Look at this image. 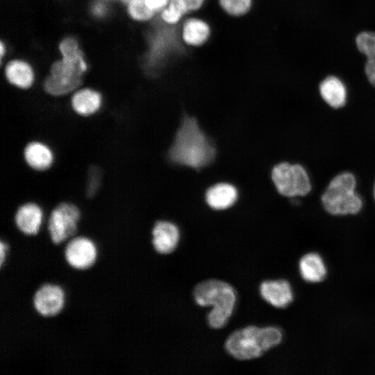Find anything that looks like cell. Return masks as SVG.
I'll list each match as a JSON object with an SVG mask.
<instances>
[{
  "label": "cell",
  "mask_w": 375,
  "mask_h": 375,
  "mask_svg": "<svg viewBox=\"0 0 375 375\" xmlns=\"http://www.w3.org/2000/svg\"><path fill=\"white\" fill-rule=\"evenodd\" d=\"M215 155V147L200 128L197 120L185 115L169 149V159L174 163L199 169L210 164Z\"/></svg>",
  "instance_id": "1"
},
{
  "label": "cell",
  "mask_w": 375,
  "mask_h": 375,
  "mask_svg": "<svg viewBox=\"0 0 375 375\" xmlns=\"http://www.w3.org/2000/svg\"><path fill=\"white\" fill-rule=\"evenodd\" d=\"M283 332L276 326H249L234 331L225 342L226 351L238 360H250L279 344Z\"/></svg>",
  "instance_id": "2"
},
{
  "label": "cell",
  "mask_w": 375,
  "mask_h": 375,
  "mask_svg": "<svg viewBox=\"0 0 375 375\" xmlns=\"http://www.w3.org/2000/svg\"><path fill=\"white\" fill-rule=\"evenodd\" d=\"M193 294L199 306H212L207 315L211 328H222L227 324L237 299L236 292L230 284L220 280L205 281L195 287Z\"/></svg>",
  "instance_id": "3"
},
{
  "label": "cell",
  "mask_w": 375,
  "mask_h": 375,
  "mask_svg": "<svg viewBox=\"0 0 375 375\" xmlns=\"http://www.w3.org/2000/svg\"><path fill=\"white\" fill-rule=\"evenodd\" d=\"M356 188V179L352 173L343 172L335 176L321 197L324 210L335 216L358 214L363 202Z\"/></svg>",
  "instance_id": "4"
},
{
  "label": "cell",
  "mask_w": 375,
  "mask_h": 375,
  "mask_svg": "<svg viewBox=\"0 0 375 375\" xmlns=\"http://www.w3.org/2000/svg\"><path fill=\"white\" fill-rule=\"evenodd\" d=\"M82 212L78 206L72 201L58 203L47 217L45 228L49 240L60 246L78 235Z\"/></svg>",
  "instance_id": "5"
},
{
  "label": "cell",
  "mask_w": 375,
  "mask_h": 375,
  "mask_svg": "<svg viewBox=\"0 0 375 375\" xmlns=\"http://www.w3.org/2000/svg\"><path fill=\"white\" fill-rule=\"evenodd\" d=\"M86 69V63L65 58L55 62L44 83L45 92L53 97H61L76 91L82 83Z\"/></svg>",
  "instance_id": "6"
},
{
  "label": "cell",
  "mask_w": 375,
  "mask_h": 375,
  "mask_svg": "<svg viewBox=\"0 0 375 375\" xmlns=\"http://www.w3.org/2000/svg\"><path fill=\"white\" fill-rule=\"evenodd\" d=\"M272 178L278 192L288 197L306 196L312 189L309 175L300 164L278 163L272 169Z\"/></svg>",
  "instance_id": "7"
},
{
  "label": "cell",
  "mask_w": 375,
  "mask_h": 375,
  "mask_svg": "<svg viewBox=\"0 0 375 375\" xmlns=\"http://www.w3.org/2000/svg\"><path fill=\"white\" fill-rule=\"evenodd\" d=\"M66 262L76 270L92 268L98 258V248L94 240L85 235H76L67 241L63 249Z\"/></svg>",
  "instance_id": "8"
},
{
  "label": "cell",
  "mask_w": 375,
  "mask_h": 375,
  "mask_svg": "<svg viewBox=\"0 0 375 375\" xmlns=\"http://www.w3.org/2000/svg\"><path fill=\"white\" fill-rule=\"evenodd\" d=\"M66 294L62 286L53 283L40 285L32 297V306L38 315L42 317L58 316L65 305Z\"/></svg>",
  "instance_id": "9"
},
{
  "label": "cell",
  "mask_w": 375,
  "mask_h": 375,
  "mask_svg": "<svg viewBox=\"0 0 375 375\" xmlns=\"http://www.w3.org/2000/svg\"><path fill=\"white\" fill-rule=\"evenodd\" d=\"M47 217L40 203L35 201H26L15 209L13 223L17 231L22 235L34 237L44 228Z\"/></svg>",
  "instance_id": "10"
},
{
  "label": "cell",
  "mask_w": 375,
  "mask_h": 375,
  "mask_svg": "<svg viewBox=\"0 0 375 375\" xmlns=\"http://www.w3.org/2000/svg\"><path fill=\"white\" fill-rule=\"evenodd\" d=\"M22 158L26 165L36 172H45L51 169L56 162V153L47 142L33 139L24 145Z\"/></svg>",
  "instance_id": "11"
},
{
  "label": "cell",
  "mask_w": 375,
  "mask_h": 375,
  "mask_svg": "<svg viewBox=\"0 0 375 375\" xmlns=\"http://www.w3.org/2000/svg\"><path fill=\"white\" fill-rule=\"evenodd\" d=\"M151 243L155 251L160 254L172 253L179 242L180 233L178 227L173 223L157 221L151 231Z\"/></svg>",
  "instance_id": "12"
},
{
  "label": "cell",
  "mask_w": 375,
  "mask_h": 375,
  "mask_svg": "<svg viewBox=\"0 0 375 375\" xmlns=\"http://www.w3.org/2000/svg\"><path fill=\"white\" fill-rule=\"evenodd\" d=\"M260 292L267 303L278 308H286L294 299L292 286L284 279L263 281L260 286Z\"/></svg>",
  "instance_id": "13"
},
{
  "label": "cell",
  "mask_w": 375,
  "mask_h": 375,
  "mask_svg": "<svg viewBox=\"0 0 375 375\" xmlns=\"http://www.w3.org/2000/svg\"><path fill=\"white\" fill-rule=\"evenodd\" d=\"M103 106L101 94L91 88H83L74 91L70 106L75 115L81 117H91L97 115Z\"/></svg>",
  "instance_id": "14"
},
{
  "label": "cell",
  "mask_w": 375,
  "mask_h": 375,
  "mask_svg": "<svg viewBox=\"0 0 375 375\" xmlns=\"http://www.w3.org/2000/svg\"><path fill=\"white\" fill-rule=\"evenodd\" d=\"M212 29L208 22L202 18L191 17L182 24L181 36L185 44L190 47H200L210 38Z\"/></svg>",
  "instance_id": "15"
},
{
  "label": "cell",
  "mask_w": 375,
  "mask_h": 375,
  "mask_svg": "<svg viewBox=\"0 0 375 375\" xmlns=\"http://www.w3.org/2000/svg\"><path fill=\"white\" fill-rule=\"evenodd\" d=\"M299 271L301 278L310 283L321 282L327 275L324 260L317 252L307 253L300 258Z\"/></svg>",
  "instance_id": "16"
},
{
  "label": "cell",
  "mask_w": 375,
  "mask_h": 375,
  "mask_svg": "<svg viewBox=\"0 0 375 375\" xmlns=\"http://www.w3.org/2000/svg\"><path fill=\"white\" fill-rule=\"evenodd\" d=\"M319 91L322 99L333 108H340L346 103L347 89L337 76H328L322 80Z\"/></svg>",
  "instance_id": "17"
},
{
  "label": "cell",
  "mask_w": 375,
  "mask_h": 375,
  "mask_svg": "<svg viewBox=\"0 0 375 375\" xmlns=\"http://www.w3.org/2000/svg\"><path fill=\"white\" fill-rule=\"evenodd\" d=\"M237 197L238 192L235 188L225 183L211 186L206 194L208 204L215 209H224L230 207L235 201Z\"/></svg>",
  "instance_id": "18"
},
{
  "label": "cell",
  "mask_w": 375,
  "mask_h": 375,
  "mask_svg": "<svg viewBox=\"0 0 375 375\" xmlns=\"http://www.w3.org/2000/svg\"><path fill=\"white\" fill-rule=\"evenodd\" d=\"M6 76L12 85L21 89L29 88L34 81L31 67L21 60L10 62L6 68Z\"/></svg>",
  "instance_id": "19"
},
{
  "label": "cell",
  "mask_w": 375,
  "mask_h": 375,
  "mask_svg": "<svg viewBox=\"0 0 375 375\" xmlns=\"http://www.w3.org/2000/svg\"><path fill=\"white\" fill-rule=\"evenodd\" d=\"M190 12L188 0H170L160 12L162 20L168 25L178 24Z\"/></svg>",
  "instance_id": "20"
},
{
  "label": "cell",
  "mask_w": 375,
  "mask_h": 375,
  "mask_svg": "<svg viewBox=\"0 0 375 375\" xmlns=\"http://www.w3.org/2000/svg\"><path fill=\"white\" fill-rule=\"evenodd\" d=\"M218 5L226 15L240 17L251 10L253 0H217Z\"/></svg>",
  "instance_id": "21"
},
{
  "label": "cell",
  "mask_w": 375,
  "mask_h": 375,
  "mask_svg": "<svg viewBox=\"0 0 375 375\" xmlns=\"http://www.w3.org/2000/svg\"><path fill=\"white\" fill-rule=\"evenodd\" d=\"M103 173L101 168L95 165L88 169L85 195L88 199L94 198L99 192L102 184Z\"/></svg>",
  "instance_id": "22"
},
{
  "label": "cell",
  "mask_w": 375,
  "mask_h": 375,
  "mask_svg": "<svg viewBox=\"0 0 375 375\" xmlns=\"http://www.w3.org/2000/svg\"><path fill=\"white\" fill-rule=\"evenodd\" d=\"M356 44L367 60H375V32L362 31L356 38Z\"/></svg>",
  "instance_id": "23"
},
{
  "label": "cell",
  "mask_w": 375,
  "mask_h": 375,
  "mask_svg": "<svg viewBox=\"0 0 375 375\" xmlns=\"http://www.w3.org/2000/svg\"><path fill=\"white\" fill-rule=\"evenodd\" d=\"M60 50L62 55V58L85 63L82 53L78 48L77 41L72 38L64 39L60 44Z\"/></svg>",
  "instance_id": "24"
},
{
  "label": "cell",
  "mask_w": 375,
  "mask_h": 375,
  "mask_svg": "<svg viewBox=\"0 0 375 375\" xmlns=\"http://www.w3.org/2000/svg\"><path fill=\"white\" fill-rule=\"evenodd\" d=\"M128 11L133 19L142 22L151 19L156 14L148 7L145 0L129 1Z\"/></svg>",
  "instance_id": "25"
},
{
  "label": "cell",
  "mask_w": 375,
  "mask_h": 375,
  "mask_svg": "<svg viewBox=\"0 0 375 375\" xmlns=\"http://www.w3.org/2000/svg\"><path fill=\"white\" fill-rule=\"evenodd\" d=\"M365 72L369 82L375 87V60H367Z\"/></svg>",
  "instance_id": "26"
},
{
  "label": "cell",
  "mask_w": 375,
  "mask_h": 375,
  "mask_svg": "<svg viewBox=\"0 0 375 375\" xmlns=\"http://www.w3.org/2000/svg\"><path fill=\"white\" fill-rule=\"evenodd\" d=\"M170 0H145L148 7L155 13L161 12L169 3Z\"/></svg>",
  "instance_id": "27"
},
{
  "label": "cell",
  "mask_w": 375,
  "mask_h": 375,
  "mask_svg": "<svg viewBox=\"0 0 375 375\" xmlns=\"http://www.w3.org/2000/svg\"><path fill=\"white\" fill-rule=\"evenodd\" d=\"M8 251V244L3 239L0 240V268L3 267L5 263Z\"/></svg>",
  "instance_id": "28"
},
{
  "label": "cell",
  "mask_w": 375,
  "mask_h": 375,
  "mask_svg": "<svg viewBox=\"0 0 375 375\" xmlns=\"http://www.w3.org/2000/svg\"><path fill=\"white\" fill-rule=\"evenodd\" d=\"M190 12L200 10L204 5L206 0H188Z\"/></svg>",
  "instance_id": "29"
},
{
  "label": "cell",
  "mask_w": 375,
  "mask_h": 375,
  "mask_svg": "<svg viewBox=\"0 0 375 375\" xmlns=\"http://www.w3.org/2000/svg\"><path fill=\"white\" fill-rule=\"evenodd\" d=\"M0 49H1V57H2L3 55V52H4V47H3V42H1V47H0Z\"/></svg>",
  "instance_id": "30"
},
{
  "label": "cell",
  "mask_w": 375,
  "mask_h": 375,
  "mask_svg": "<svg viewBox=\"0 0 375 375\" xmlns=\"http://www.w3.org/2000/svg\"><path fill=\"white\" fill-rule=\"evenodd\" d=\"M373 197H374V201H375V181H374V186H373Z\"/></svg>",
  "instance_id": "31"
},
{
  "label": "cell",
  "mask_w": 375,
  "mask_h": 375,
  "mask_svg": "<svg viewBox=\"0 0 375 375\" xmlns=\"http://www.w3.org/2000/svg\"><path fill=\"white\" fill-rule=\"evenodd\" d=\"M126 1H131V0H126Z\"/></svg>",
  "instance_id": "32"
}]
</instances>
